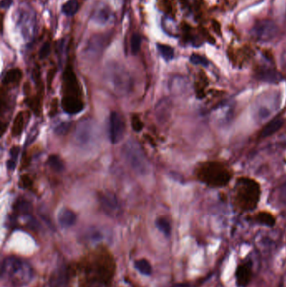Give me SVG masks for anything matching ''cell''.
Listing matches in <instances>:
<instances>
[{
	"label": "cell",
	"mask_w": 286,
	"mask_h": 287,
	"mask_svg": "<svg viewBox=\"0 0 286 287\" xmlns=\"http://www.w3.org/2000/svg\"><path fill=\"white\" fill-rule=\"evenodd\" d=\"M156 228L161 233H163L166 237H170L172 233V227L169 221L164 217H159L156 221Z\"/></svg>",
	"instance_id": "cell-18"
},
{
	"label": "cell",
	"mask_w": 286,
	"mask_h": 287,
	"mask_svg": "<svg viewBox=\"0 0 286 287\" xmlns=\"http://www.w3.org/2000/svg\"><path fill=\"white\" fill-rule=\"evenodd\" d=\"M22 78V72L19 68H14L8 71L5 76L3 78V82L4 84H12V83H19Z\"/></svg>",
	"instance_id": "cell-14"
},
{
	"label": "cell",
	"mask_w": 286,
	"mask_h": 287,
	"mask_svg": "<svg viewBox=\"0 0 286 287\" xmlns=\"http://www.w3.org/2000/svg\"><path fill=\"white\" fill-rule=\"evenodd\" d=\"M98 137V127L93 119H83L76 125L74 131V143L81 149H89Z\"/></svg>",
	"instance_id": "cell-4"
},
{
	"label": "cell",
	"mask_w": 286,
	"mask_h": 287,
	"mask_svg": "<svg viewBox=\"0 0 286 287\" xmlns=\"http://www.w3.org/2000/svg\"><path fill=\"white\" fill-rule=\"evenodd\" d=\"M104 78L109 89L118 96L128 94L133 88V81L128 71L117 64L107 68Z\"/></svg>",
	"instance_id": "cell-2"
},
{
	"label": "cell",
	"mask_w": 286,
	"mask_h": 287,
	"mask_svg": "<svg viewBox=\"0 0 286 287\" xmlns=\"http://www.w3.org/2000/svg\"><path fill=\"white\" fill-rule=\"evenodd\" d=\"M47 164L51 167V169L56 172H62L65 169V165H64L62 160L57 154L50 155L48 160H47Z\"/></svg>",
	"instance_id": "cell-15"
},
{
	"label": "cell",
	"mask_w": 286,
	"mask_h": 287,
	"mask_svg": "<svg viewBox=\"0 0 286 287\" xmlns=\"http://www.w3.org/2000/svg\"><path fill=\"white\" fill-rule=\"evenodd\" d=\"M280 198H281V201H283L284 203H286V182L284 183L283 186L280 189Z\"/></svg>",
	"instance_id": "cell-32"
},
{
	"label": "cell",
	"mask_w": 286,
	"mask_h": 287,
	"mask_svg": "<svg viewBox=\"0 0 286 287\" xmlns=\"http://www.w3.org/2000/svg\"><path fill=\"white\" fill-rule=\"evenodd\" d=\"M50 52H51V44L49 41H46L40 49L39 57L41 60L46 59L49 56Z\"/></svg>",
	"instance_id": "cell-25"
},
{
	"label": "cell",
	"mask_w": 286,
	"mask_h": 287,
	"mask_svg": "<svg viewBox=\"0 0 286 287\" xmlns=\"http://www.w3.org/2000/svg\"><path fill=\"white\" fill-rule=\"evenodd\" d=\"M19 147L14 146L10 150V155L11 160H14L16 161L17 158L19 156Z\"/></svg>",
	"instance_id": "cell-31"
},
{
	"label": "cell",
	"mask_w": 286,
	"mask_h": 287,
	"mask_svg": "<svg viewBox=\"0 0 286 287\" xmlns=\"http://www.w3.org/2000/svg\"><path fill=\"white\" fill-rule=\"evenodd\" d=\"M191 63L196 65L207 66L208 65V61H207L204 57L200 56V55L193 54L191 55Z\"/></svg>",
	"instance_id": "cell-27"
},
{
	"label": "cell",
	"mask_w": 286,
	"mask_h": 287,
	"mask_svg": "<svg viewBox=\"0 0 286 287\" xmlns=\"http://www.w3.org/2000/svg\"><path fill=\"white\" fill-rule=\"evenodd\" d=\"M278 32V26L275 22L263 19L254 25L251 30V35L258 41H268L275 38Z\"/></svg>",
	"instance_id": "cell-5"
},
{
	"label": "cell",
	"mask_w": 286,
	"mask_h": 287,
	"mask_svg": "<svg viewBox=\"0 0 286 287\" xmlns=\"http://www.w3.org/2000/svg\"><path fill=\"white\" fill-rule=\"evenodd\" d=\"M55 75V69H51L48 72V75H47V82L48 84H52V80H53V77H54Z\"/></svg>",
	"instance_id": "cell-34"
},
{
	"label": "cell",
	"mask_w": 286,
	"mask_h": 287,
	"mask_svg": "<svg viewBox=\"0 0 286 287\" xmlns=\"http://www.w3.org/2000/svg\"><path fill=\"white\" fill-rule=\"evenodd\" d=\"M256 219L259 223L265 225L267 227H273L276 223V220L274 217L271 214H268V213H260V214H258Z\"/></svg>",
	"instance_id": "cell-21"
},
{
	"label": "cell",
	"mask_w": 286,
	"mask_h": 287,
	"mask_svg": "<svg viewBox=\"0 0 286 287\" xmlns=\"http://www.w3.org/2000/svg\"><path fill=\"white\" fill-rule=\"evenodd\" d=\"M79 8V3L77 0H69L63 5L62 12L67 16H73Z\"/></svg>",
	"instance_id": "cell-19"
},
{
	"label": "cell",
	"mask_w": 286,
	"mask_h": 287,
	"mask_svg": "<svg viewBox=\"0 0 286 287\" xmlns=\"http://www.w3.org/2000/svg\"><path fill=\"white\" fill-rule=\"evenodd\" d=\"M19 184L23 188H30L32 187L33 182L31 178L28 175H24L20 177Z\"/></svg>",
	"instance_id": "cell-28"
},
{
	"label": "cell",
	"mask_w": 286,
	"mask_h": 287,
	"mask_svg": "<svg viewBox=\"0 0 286 287\" xmlns=\"http://www.w3.org/2000/svg\"><path fill=\"white\" fill-rule=\"evenodd\" d=\"M17 211H19L21 214L24 215H30L32 211V206L28 201L20 200L16 204Z\"/></svg>",
	"instance_id": "cell-23"
},
{
	"label": "cell",
	"mask_w": 286,
	"mask_h": 287,
	"mask_svg": "<svg viewBox=\"0 0 286 287\" xmlns=\"http://www.w3.org/2000/svg\"><path fill=\"white\" fill-rule=\"evenodd\" d=\"M58 221L62 228H71L76 223V214L71 209H62L58 214Z\"/></svg>",
	"instance_id": "cell-12"
},
{
	"label": "cell",
	"mask_w": 286,
	"mask_h": 287,
	"mask_svg": "<svg viewBox=\"0 0 286 287\" xmlns=\"http://www.w3.org/2000/svg\"><path fill=\"white\" fill-rule=\"evenodd\" d=\"M283 124V119H273L270 122L268 123L267 125H265L264 129L262 130L260 136L261 137H268V136H270L271 135H274L282 127Z\"/></svg>",
	"instance_id": "cell-13"
},
{
	"label": "cell",
	"mask_w": 286,
	"mask_h": 287,
	"mask_svg": "<svg viewBox=\"0 0 286 287\" xmlns=\"http://www.w3.org/2000/svg\"><path fill=\"white\" fill-rule=\"evenodd\" d=\"M252 278V270L248 264H242L237 267L236 271V280L238 287H245L248 286Z\"/></svg>",
	"instance_id": "cell-11"
},
{
	"label": "cell",
	"mask_w": 286,
	"mask_h": 287,
	"mask_svg": "<svg viewBox=\"0 0 286 287\" xmlns=\"http://www.w3.org/2000/svg\"><path fill=\"white\" fill-rule=\"evenodd\" d=\"M157 49H158L159 52L161 53L164 59L167 60V61L173 59L174 51L172 46L165 45V44L158 43L157 44Z\"/></svg>",
	"instance_id": "cell-20"
},
{
	"label": "cell",
	"mask_w": 286,
	"mask_h": 287,
	"mask_svg": "<svg viewBox=\"0 0 286 287\" xmlns=\"http://www.w3.org/2000/svg\"><path fill=\"white\" fill-rule=\"evenodd\" d=\"M11 3H12L11 0H3V1H2L1 4H2L3 8H6V7H9Z\"/></svg>",
	"instance_id": "cell-35"
},
{
	"label": "cell",
	"mask_w": 286,
	"mask_h": 287,
	"mask_svg": "<svg viewBox=\"0 0 286 287\" xmlns=\"http://www.w3.org/2000/svg\"><path fill=\"white\" fill-rule=\"evenodd\" d=\"M24 126H25V117H24V114L23 113H19L17 114V116L15 117V119L14 120V125H13V128H12V134L13 136H20L23 131V129H24Z\"/></svg>",
	"instance_id": "cell-17"
},
{
	"label": "cell",
	"mask_w": 286,
	"mask_h": 287,
	"mask_svg": "<svg viewBox=\"0 0 286 287\" xmlns=\"http://www.w3.org/2000/svg\"><path fill=\"white\" fill-rule=\"evenodd\" d=\"M131 125L134 131L136 132H140L143 128H144V124L141 121V119H139L137 115H134L132 117V120H131Z\"/></svg>",
	"instance_id": "cell-26"
},
{
	"label": "cell",
	"mask_w": 286,
	"mask_h": 287,
	"mask_svg": "<svg viewBox=\"0 0 286 287\" xmlns=\"http://www.w3.org/2000/svg\"><path fill=\"white\" fill-rule=\"evenodd\" d=\"M122 154L126 162L138 175H146L150 171V164L145 152L138 141L129 139L123 144Z\"/></svg>",
	"instance_id": "cell-3"
},
{
	"label": "cell",
	"mask_w": 286,
	"mask_h": 287,
	"mask_svg": "<svg viewBox=\"0 0 286 287\" xmlns=\"http://www.w3.org/2000/svg\"><path fill=\"white\" fill-rule=\"evenodd\" d=\"M134 267L137 271L145 276H150L152 274V266L150 265V261L145 259L137 260L134 262Z\"/></svg>",
	"instance_id": "cell-16"
},
{
	"label": "cell",
	"mask_w": 286,
	"mask_h": 287,
	"mask_svg": "<svg viewBox=\"0 0 286 287\" xmlns=\"http://www.w3.org/2000/svg\"><path fill=\"white\" fill-rule=\"evenodd\" d=\"M61 107L65 113L76 114L82 111L84 108V104L79 97L65 96L61 101Z\"/></svg>",
	"instance_id": "cell-9"
},
{
	"label": "cell",
	"mask_w": 286,
	"mask_h": 287,
	"mask_svg": "<svg viewBox=\"0 0 286 287\" xmlns=\"http://www.w3.org/2000/svg\"><path fill=\"white\" fill-rule=\"evenodd\" d=\"M37 135H38V130L33 128L32 130L30 131V135H29V137H28L27 141H26V144H30L31 142L35 141Z\"/></svg>",
	"instance_id": "cell-29"
},
{
	"label": "cell",
	"mask_w": 286,
	"mask_h": 287,
	"mask_svg": "<svg viewBox=\"0 0 286 287\" xmlns=\"http://www.w3.org/2000/svg\"><path fill=\"white\" fill-rule=\"evenodd\" d=\"M7 167L10 171H14L16 167V161L14 160H9L7 161Z\"/></svg>",
	"instance_id": "cell-33"
},
{
	"label": "cell",
	"mask_w": 286,
	"mask_h": 287,
	"mask_svg": "<svg viewBox=\"0 0 286 287\" xmlns=\"http://www.w3.org/2000/svg\"><path fill=\"white\" fill-rule=\"evenodd\" d=\"M172 287H190V286L188 284H185V283H180V284L174 285Z\"/></svg>",
	"instance_id": "cell-36"
},
{
	"label": "cell",
	"mask_w": 286,
	"mask_h": 287,
	"mask_svg": "<svg viewBox=\"0 0 286 287\" xmlns=\"http://www.w3.org/2000/svg\"><path fill=\"white\" fill-rule=\"evenodd\" d=\"M63 85L65 92L67 93L65 96L79 97V85L71 66H67V68H65V72L63 75Z\"/></svg>",
	"instance_id": "cell-8"
},
{
	"label": "cell",
	"mask_w": 286,
	"mask_h": 287,
	"mask_svg": "<svg viewBox=\"0 0 286 287\" xmlns=\"http://www.w3.org/2000/svg\"><path fill=\"white\" fill-rule=\"evenodd\" d=\"M1 276L7 284L14 287H23L33 279L34 270L26 260L16 256H8L2 263Z\"/></svg>",
	"instance_id": "cell-1"
},
{
	"label": "cell",
	"mask_w": 286,
	"mask_h": 287,
	"mask_svg": "<svg viewBox=\"0 0 286 287\" xmlns=\"http://www.w3.org/2000/svg\"><path fill=\"white\" fill-rule=\"evenodd\" d=\"M58 111V100L57 99H54L52 101V104H51V110H50V115L53 116L57 114Z\"/></svg>",
	"instance_id": "cell-30"
},
{
	"label": "cell",
	"mask_w": 286,
	"mask_h": 287,
	"mask_svg": "<svg viewBox=\"0 0 286 287\" xmlns=\"http://www.w3.org/2000/svg\"><path fill=\"white\" fill-rule=\"evenodd\" d=\"M71 123L62 122L59 124L55 128L54 132L57 136H64L68 132L70 128H71Z\"/></svg>",
	"instance_id": "cell-24"
},
{
	"label": "cell",
	"mask_w": 286,
	"mask_h": 287,
	"mask_svg": "<svg viewBox=\"0 0 286 287\" xmlns=\"http://www.w3.org/2000/svg\"><path fill=\"white\" fill-rule=\"evenodd\" d=\"M69 274L67 268L60 266L54 271L51 279V287H67Z\"/></svg>",
	"instance_id": "cell-10"
},
{
	"label": "cell",
	"mask_w": 286,
	"mask_h": 287,
	"mask_svg": "<svg viewBox=\"0 0 286 287\" xmlns=\"http://www.w3.org/2000/svg\"><path fill=\"white\" fill-rule=\"evenodd\" d=\"M142 39L140 35L137 33H134L131 37V52L134 55L138 54V52L140 50V46H141Z\"/></svg>",
	"instance_id": "cell-22"
},
{
	"label": "cell",
	"mask_w": 286,
	"mask_h": 287,
	"mask_svg": "<svg viewBox=\"0 0 286 287\" xmlns=\"http://www.w3.org/2000/svg\"><path fill=\"white\" fill-rule=\"evenodd\" d=\"M99 202L103 210L109 216L115 217L120 213V203L114 193L107 191L99 196Z\"/></svg>",
	"instance_id": "cell-7"
},
{
	"label": "cell",
	"mask_w": 286,
	"mask_h": 287,
	"mask_svg": "<svg viewBox=\"0 0 286 287\" xmlns=\"http://www.w3.org/2000/svg\"><path fill=\"white\" fill-rule=\"evenodd\" d=\"M109 137L112 144H117L125 132V125L123 118L117 112H112L109 116Z\"/></svg>",
	"instance_id": "cell-6"
}]
</instances>
